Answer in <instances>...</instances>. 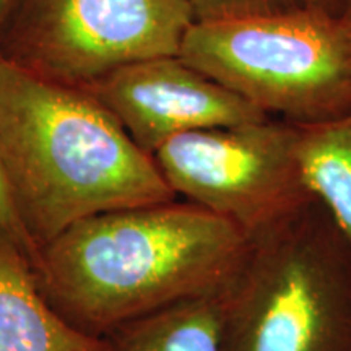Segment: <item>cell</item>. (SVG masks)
<instances>
[{
    "mask_svg": "<svg viewBox=\"0 0 351 351\" xmlns=\"http://www.w3.org/2000/svg\"><path fill=\"white\" fill-rule=\"evenodd\" d=\"M0 176L38 252L86 218L176 200L153 155L90 91L2 54Z\"/></svg>",
    "mask_w": 351,
    "mask_h": 351,
    "instance_id": "cell-1",
    "label": "cell"
},
{
    "mask_svg": "<svg viewBox=\"0 0 351 351\" xmlns=\"http://www.w3.org/2000/svg\"><path fill=\"white\" fill-rule=\"evenodd\" d=\"M247 244L249 236L230 219L173 200L83 219L44 245L33 269L57 313L104 337L223 289Z\"/></svg>",
    "mask_w": 351,
    "mask_h": 351,
    "instance_id": "cell-2",
    "label": "cell"
},
{
    "mask_svg": "<svg viewBox=\"0 0 351 351\" xmlns=\"http://www.w3.org/2000/svg\"><path fill=\"white\" fill-rule=\"evenodd\" d=\"M221 351H351V243L317 197L249 236Z\"/></svg>",
    "mask_w": 351,
    "mask_h": 351,
    "instance_id": "cell-3",
    "label": "cell"
},
{
    "mask_svg": "<svg viewBox=\"0 0 351 351\" xmlns=\"http://www.w3.org/2000/svg\"><path fill=\"white\" fill-rule=\"evenodd\" d=\"M179 57L267 116L298 127L351 112V36L309 8L194 23Z\"/></svg>",
    "mask_w": 351,
    "mask_h": 351,
    "instance_id": "cell-4",
    "label": "cell"
},
{
    "mask_svg": "<svg viewBox=\"0 0 351 351\" xmlns=\"http://www.w3.org/2000/svg\"><path fill=\"white\" fill-rule=\"evenodd\" d=\"M300 138V127L269 117L176 135L153 158L176 195L251 236L315 199L302 173Z\"/></svg>",
    "mask_w": 351,
    "mask_h": 351,
    "instance_id": "cell-5",
    "label": "cell"
},
{
    "mask_svg": "<svg viewBox=\"0 0 351 351\" xmlns=\"http://www.w3.org/2000/svg\"><path fill=\"white\" fill-rule=\"evenodd\" d=\"M8 56L21 67L86 88L124 65L179 56L194 16L182 0H16ZM16 7V5H15Z\"/></svg>",
    "mask_w": 351,
    "mask_h": 351,
    "instance_id": "cell-6",
    "label": "cell"
},
{
    "mask_svg": "<svg viewBox=\"0 0 351 351\" xmlns=\"http://www.w3.org/2000/svg\"><path fill=\"white\" fill-rule=\"evenodd\" d=\"M85 90L150 155L186 132L252 124L270 117L179 56L124 65Z\"/></svg>",
    "mask_w": 351,
    "mask_h": 351,
    "instance_id": "cell-7",
    "label": "cell"
},
{
    "mask_svg": "<svg viewBox=\"0 0 351 351\" xmlns=\"http://www.w3.org/2000/svg\"><path fill=\"white\" fill-rule=\"evenodd\" d=\"M0 351H106L95 337L64 319L43 295L33 263L0 241Z\"/></svg>",
    "mask_w": 351,
    "mask_h": 351,
    "instance_id": "cell-8",
    "label": "cell"
},
{
    "mask_svg": "<svg viewBox=\"0 0 351 351\" xmlns=\"http://www.w3.org/2000/svg\"><path fill=\"white\" fill-rule=\"evenodd\" d=\"M223 289L124 324L104 335L106 351H221Z\"/></svg>",
    "mask_w": 351,
    "mask_h": 351,
    "instance_id": "cell-9",
    "label": "cell"
},
{
    "mask_svg": "<svg viewBox=\"0 0 351 351\" xmlns=\"http://www.w3.org/2000/svg\"><path fill=\"white\" fill-rule=\"evenodd\" d=\"M300 129V158L307 186L351 243V112L327 124Z\"/></svg>",
    "mask_w": 351,
    "mask_h": 351,
    "instance_id": "cell-10",
    "label": "cell"
},
{
    "mask_svg": "<svg viewBox=\"0 0 351 351\" xmlns=\"http://www.w3.org/2000/svg\"><path fill=\"white\" fill-rule=\"evenodd\" d=\"M182 2L194 16V23L243 20L306 8L304 0H182Z\"/></svg>",
    "mask_w": 351,
    "mask_h": 351,
    "instance_id": "cell-11",
    "label": "cell"
},
{
    "mask_svg": "<svg viewBox=\"0 0 351 351\" xmlns=\"http://www.w3.org/2000/svg\"><path fill=\"white\" fill-rule=\"evenodd\" d=\"M0 241L23 252L28 257V261L33 263V267L38 262V249L34 247L32 239L28 238V234L20 225L19 218H16L12 202L8 199L7 189L3 186L2 176H0Z\"/></svg>",
    "mask_w": 351,
    "mask_h": 351,
    "instance_id": "cell-12",
    "label": "cell"
},
{
    "mask_svg": "<svg viewBox=\"0 0 351 351\" xmlns=\"http://www.w3.org/2000/svg\"><path fill=\"white\" fill-rule=\"evenodd\" d=\"M304 7L333 20H341L351 10V0H304Z\"/></svg>",
    "mask_w": 351,
    "mask_h": 351,
    "instance_id": "cell-13",
    "label": "cell"
},
{
    "mask_svg": "<svg viewBox=\"0 0 351 351\" xmlns=\"http://www.w3.org/2000/svg\"><path fill=\"white\" fill-rule=\"evenodd\" d=\"M15 5L16 0H0V26L7 23V20L10 19Z\"/></svg>",
    "mask_w": 351,
    "mask_h": 351,
    "instance_id": "cell-14",
    "label": "cell"
},
{
    "mask_svg": "<svg viewBox=\"0 0 351 351\" xmlns=\"http://www.w3.org/2000/svg\"><path fill=\"white\" fill-rule=\"evenodd\" d=\"M340 21H341V25L345 26V29L350 33V36H351V10L346 13V15Z\"/></svg>",
    "mask_w": 351,
    "mask_h": 351,
    "instance_id": "cell-15",
    "label": "cell"
}]
</instances>
